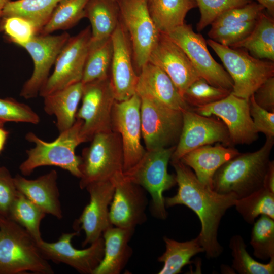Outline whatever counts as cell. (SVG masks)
I'll list each match as a JSON object with an SVG mask.
<instances>
[{"instance_id": "obj_25", "label": "cell", "mask_w": 274, "mask_h": 274, "mask_svg": "<svg viewBox=\"0 0 274 274\" xmlns=\"http://www.w3.org/2000/svg\"><path fill=\"white\" fill-rule=\"evenodd\" d=\"M240 153L234 148L221 145H207L190 151L180 161L194 170L201 183L212 188L215 172L223 164Z\"/></svg>"}, {"instance_id": "obj_13", "label": "cell", "mask_w": 274, "mask_h": 274, "mask_svg": "<svg viewBox=\"0 0 274 274\" xmlns=\"http://www.w3.org/2000/svg\"><path fill=\"white\" fill-rule=\"evenodd\" d=\"M183 123L181 134L170 161H179L187 153L200 147L221 143L232 145L225 124L211 116L200 115L190 108L182 111Z\"/></svg>"}, {"instance_id": "obj_1", "label": "cell", "mask_w": 274, "mask_h": 274, "mask_svg": "<svg viewBox=\"0 0 274 274\" xmlns=\"http://www.w3.org/2000/svg\"><path fill=\"white\" fill-rule=\"evenodd\" d=\"M170 162L178 188L175 195L164 197L165 207L184 205L193 211L200 221L201 229L197 237L207 257L217 258L223 251L217 238L220 221L227 210L234 206L237 197L232 193H219L204 185L180 160Z\"/></svg>"}, {"instance_id": "obj_34", "label": "cell", "mask_w": 274, "mask_h": 274, "mask_svg": "<svg viewBox=\"0 0 274 274\" xmlns=\"http://www.w3.org/2000/svg\"><path fill=\"white\" fill-rule=\"evenodd\" d=\"M46 214L40 208L18 191L10 209L8 218L24 228L38 243L43 239L40 224Z\"/></svg>"}, {"instance_id": "obj_24", "label": "cell", "mask_w": 274, "mask_h": 274, "mask_svg": "<svg viewBox=\"0 0 274 274\" xmlns=\"http://www.w3.org/2000/svg\"><path fill=\"white\" fill-rule=\"evenodd\" d=\"M57 173L52 170L35 179L17 174L14 182L17 190L40 208L46 214L58 219L63 217L57 186Z\"/></svg>"}, {"instance_id": "obj_47", "label": "cell", "mask_w": 274, "mask_h": 274, "mask_svg": "<svg viewBox=\"0 0 274 274\" xmlns=\"http://www.w3.org/2000/svg\"><path fill=\"white\" fill-rule=\"evenodd\" d=\"M264 9H266L268 14L273 17L274 16V0H256Z\"/></svg>"}, {"instance_id": "obj_8", "label": "cell", "mask_w": 274, "mask_h": 274, "mask_svg": "<svg viewBox=\"0 0 274 274\" xmlns=\"http://www.w3.org/2000/svg\"><path fill=\"white\" fill-rule=\"evenodd\" d=\"M120 20L131 46L132 58L139 70L148 62L160 33L149 10V0H116Z\"/></svg>"}, {"instance_id": "obj_36", "label": "cell", "mask_w": 274, "mask_h": 274, "mask_svg": "<svg viewBox=\"0 0 274 274\" xmlns=\"http://www.w3.org/2000/svg\"><path fill=\"white\" fill-rule=\"evenodd\" d=\"M234 206L248 224H253L261 215L274 219V192L263 186L246 197L237 199Z\"/></svg>"}, {"instance_id": "obj_50", "label": "cell", "mask_w": 274, "mask_h": 274, "mask_svg": "<svg viewBox=\"0 0 274 274\" xmlns=\"http://www.w3.org/2000/svg\"><path fill=\"white\" fill-rule=\"evenodd\" d=\"M0 127H3V126L0 125Z\"/></svg>"}, {"instance_id": "obj_18", "label": "cell", "mask_w": 274, "mask_h": 274, "mask_svg": "<svg viewBox=\"0 0 274 274\" xmlns=\"http://www.w3.org/2000/svg\"><path fill=\"white\" fill-rule=\"evenodd\" d=\"M80 232L62 233L55 242L43 239L37 243L42 256L56 263H62L82 274H93L101 262L104 253V242L101 236L88 248L78 249L73 247L72 240Z\"/></svg>"}, {"instance_id": "obj_39", "label": "cell", "mask_w": 274, "mask_h": 274, "mask_svg": "<svg viewBox=\"0 0 274 274\" xmlns=\"http://www.w3.org/2000/svg\"><path fill=\"white\" fill-rule=\"evenodd\" d=\"M231 92L229 89L213 86L200 77L188 87L183 98L189 106L195 108L220 100Z\"/></svg>"}, {"instance_id": "obj_7", "label": "cell", "mask_w": 274, "mask_h": 274, "mask_svg": "<svg viewBox=\"0 0 274 274\" xmlns=\"http://www.w3.org/2000/svg\"><path fill=\"white\" fill-rule=\"evenodd\" d=\"M82 152L79 187L114 179L123 172V152L120 134L111 130L96 134Z\"/></svg>"}, {"instance_id": "obj_2", "label": "cell", "mask_w": 274, "mask_h": 274, "mask_svg": "<svg viewBox=\"0 0 274 274\" xmlns=\"http://www.w3.org/2000/svg\"><path fill=\"white\" fill-rule=\"evenodd\" d=\"M274 145V138H266L262 147L252 152L240 153L215 172L212 189L221 194L246 197L263 186Z\"/></svg>"}, {"instance_id": "obj_16", "label": "cell", "mask_w": 274, "mask_h": 274, "mask_svg": "<svg viewBox=\"0 0 274 274\" xmlns=\"http://www.w3.org/2000/svg\"><path fill=\"white\" fill-rule=\"evenodd\" d=\"M70 38L66 32L58 35H38L21 46L28 52L33 62L32 74L24 83L21 97L30 99L39 95L50 76L51 68Z\"/></svg>"}, {"instance_id": "obj_5", "label": "cell", "mask_w": 274, "mask_h": 274, "mask_svg": "<svg viewBox=\"0 0 274 274\" xmlns=\"http://www.w3.org/2000/svg\"><path fill=\"white\" fill-rule=\"evenodd\" d=\"M176 146L150 150L133 166L123 172L129 181L142 187L151 197V212L154 217L165 220L167 212L163 193L177 184L176 175L167 167Z\"/></svg>"}, {"instance_id": "obj_15", "label": "cell", "mask_w": 274, "mask_h": 274, "mask_svg": "<svg viewBox=\"0 0 274 274\" xmlns=\"http://www.w3.org/2000/svg\"><path fill=\"white\" fill-rule=\"evenodd\" d=\"M141 99L134 94L129 99L115 100L112 114V130L121 137L123 152V172L136 164L146 152L141 143Z\"/></svg>"}, {"instance_id": "obj_29", "label": "cell", "mask_w": 274, "mask_h": 274, "mask_svg": "<svg viewBox=\"0 0 274 274\" xmlns=\"http://www.w3.org/2000/svg\"><path fill=\"white\" fill-rule=\"evenodd\" d=\"M196 7L195 0L149 1L151 17L160 32L164 34L183 25L188 12Z\"/></svg>"}, {"instance_id": "obj_30", "label": "cell", "mask_w": 274, "mask_h": 274, "mask_svg": "<svg viewBox=\"0 0 274 274\" xmlns=\"http://www.w3.org/2000/svg\"><path fill=\"white\" fill-rule=\"evenodd\" d=\"M231 48L244 49L255 58L273 62V17L263 11L251 33Z\"/></svg>"}, {"instance_id": "obj_11", "label": "cell", "mask_w": 274, "mask_h": 274, "mask_svg": "<svg viewBox=\"0 0 274 274\" xmlns=\"http://www.w3.org/2000/svg\"><path fill=\"white\" fill-rule=\"evenodd\" d=\"M91 31L87 26L68 39L59 53L54 69L40 91L42 97L82 81Z\"/></svg>"}, {"instance_id": "obj_23", "label": "cell", "mask_w": 274, "mask_h": 274, "mask_svg": "<svg viewBox=\"0 0 274 274\" xmlns=\"http://www.w3.org/2000/svg\"><path fill=\"white\" fill-rule=\"evenodd\" d=\"M135 93L141 98H150L181 111L190 108L168 76L149 62L138 74Z\"/></svg>"}, {"instance_id": "obj_10", "label": "cell", "mask_w": 274, "mask_h": 274, "mask_svg": "<svg viewBox=\"0 0 274 274\" xmlns=\"http://www.w3.org/2000/svg\"><path fill=\"white\" fill-rule=\"evenodd\" d=\"M141 99V133L146 150L176 146L182 127V111L150 98Z\"/></svg>"}, {"instance_id": "obj_4", "label": "cell", "mask_w": 274, "mask_h": 274, "mask_svg": "<svg viewBox=\"0 0 274 274\" xmlns=\"http://www.w3.org/2000/svg\"><path fill=\"white\" fill-rule=\"evenodd\" d=\"M82 120L76 119L69 129L59 133L53 141L46 142L32 132L25 135L26 140L35 144V146L26 150L27 158L19 166L23 176L30 175L38 167L54 166L68 171L80 179L81 156L76 154L77 147L83 143L80 136Z\"/></svg>"}, {"instance_id": "obj_33", "label": "cell", "mask_w": 274, "mask_h": 274, "mask_svg": "<svg viewBox=\"0 0 274 274\" xmlns=\"http://www.w3.org/2000/svg\"><path fill=\"white\" fill-rule=\"evenodd\" d=\"M112 55L111 37L96 43L90 42L81 81L82 83L109 77Z\"/></svg>"}, {"instance_id": "obj_38", "label": "cell", "mask_w": 274, "mask_h": 274, "mask_svg": "<svg viewBox=\"0 0 274 274\" xmlns=\"http://www.w3.org/2000/svg\"><path fill=\"white\" fill-rule=\"evenodd\" d=\"M253 224L250 244L254 255L264 260L274 258V219L261 215Z\"/></svg>"}, {"instance_id": "obj_45", "label": "cell", "mask_w": 274, "mask_h": 274, "mask_svg": "<svg viewBox=\"0 0 274 274\" xmlns=\"http://www.w3.org/2000/svg\"><path fill=\"white\" fill-rule=\"evenodd\" d=\"M253 96L258 105L268 111L274 112V76L264 82Z\"/></svg>"}, {"instance_id": "obj_14", "label": "cell", "mask_w": 274, "mask_h": 274, "mask_svg": "<svg viewBox=\"0 0 274 274\" xmlns=\"http://www.w3.org/2000/svg\"><path fill=\"white\" fill-rule=\"evenodd\" d=\"M203 116L220 118L227 127L232 144H250L258 137L250 115L249 99L231 92L217 101L191 109Z\"/></svg>"}, {"instance_id": "obj_51", "label": "cell", "mask_w": 274, "mask_h": 274, "mask_svg": "<svg viewBox=\"0 0 274 274\" xmlns=\"http://www.w3.org/2000/svg\"><path fill=\"white\" fill-rule=\"evenodd\" d=\"M152 1V0H149V1Z\"/></svg>"}, {"instance_id": "obj_32", "label": "cell", "mask_w": 274, "mask_h": 274, "mask_svg": "<svg viewBox=\"0 0 274 274\" xmlns=\"http://www.w3.org/2000/svg\"><path fill=\"white\" fill-rule=\"evenodd\" d=\"M61 0H9L4 7L1 18L17 16L32 22L38 35L49 21Z\"/></svg>"}, {"instance_id": "obj_17", "label": "cell", "mask_w": 274, "mask_h": 274, "mask_svg": "<svg viewBox=\"0 0 274 274\" xmlns=\"http://www.w3.org/2000/svg\"><path fill=\"white\" fill-rule=\"evenodd\" d=\"M123 173L113 179L115 190L109 208V219L113 226L135 229L147 220L146 191L125 178Z\"/></svg>"}, {"instance_id": "obj_41", "label": "cell", "mask_w": 274, "mask_h": 274, "mask_svg": "<svg viewBox=\"0 0 274 274\" xmlns=\"http://www.w3.org/2000/svg\"><path fill=\"white\" fill-rule=\"evenodd\" d=\"M0 31L4 32L9 41L20 47L38 35L32 22L17 16L1 18Z\"/></svg>"}, {"instance_id": "obj_49", "label": "cell", "mask_w": 274, "mask_h": 274, "mask_svg": "<svg viewBox=\"0 0 274 274\" xmlns=\"http://www.w3.org/2000/svg\"><path fill=\"white\" fill-rule=\"evenodd\" d=\"M9 0H0V19L1 17V14L3 10V9L4 7L5 6V4L9 1Z\"/></svg>"}, {"instance_id": "obj_9", "label": "cell", "mask_w": 274, "mask_h": 274, "mask_svg": "<svg viewBox=\"0 0 274 274\" xmlns=\"http://www.w3.org/2000/svg\"><path fill=\"white\" fill-rule=\"evenodd\" d=\"M81 100L76 118L83 121L80 136L83 143L90 141L97 133L112 130L116 99L110 77L83 84Z\"/></svg>"}, {"instance_id": "obj_31", "label": "cell", "mask_w": 274, "mask_h": 274, "mask_svg": "<svg viewBox=\"0 0 274 274\" xmlns=\"http://www.w3.org/2000/svg\"><path fill=\"white\" fill-rule=\"evenodd\" d=\"M163 241L165 250L158 258V261L163 263V266L158 274H178L185 265L191 263L192 257L204 252L197 237L180 242L165 236Z\"/></svg>"}, {"instance_id": "obj_37", "label": "cell", "mask_w": 274, "mask_h": 274, "mask_svg": "<svg viewBox=\"0 0 274 274\" xmlns=\"http://www.w3.org/2000/svg\"><path fill=\"white\" fill-rule=\"evenodd\" d=\"M229 248L233 257L232 268L239 274H273L274 258L267 264L254 259L246 250V245L240 235L232 236Z\"/></svg>"}, {"instance_id": "obj_22", "label": "cell", "mask_w": 274, "mask_h": 274, "mask_svg": "<svg viewBox=\"0 0 274 274\" xmlns=\"http://www.w3.org/2000/svg\"><path fill=\"white\" fill-rule=\"evenodd\" d=\"M111 39L113 55L110 77L115 99L121 101L135 94L138 74L132 63L130 42L120 20L111 36Z\"/></svg>"}, {"instance_id": "obj_35", "label": "cell", "mask_w": 274, "mask_h": 274, "mask_svg": "<svg viewBox=\"0 0 274 274\" xmlns=\"http://www.w3.org/2000/svg\"><path fill=\"white\" fill-rule=\"evenodd\" d=\"M89 0H61L54 9L47 24L39 35H48L66 30L85 18V9Z\"/></svg>"}, {"instance_id": "obj_12", "label": "cell", "mask_w": 274, "mask_h": 274, "mask_svg": "<svg viewBox=\"0 0 274 274\" xmlns=\"http://www.w3.org/2000/svg\"><path fill=\"white\" fill-rule=\"evenodd\" d=\"M185 52L199 75L211 85L232 90L233 83L227 72L210 53L207 41L185 23L166 34Z\"/></svg>"}, {"instance_id": "obj_26", "label": "cell", "mask_w": 274, "mask_h": 274, "mask_svg": "<svg viewBox=\"0 0 274 274\" xmlns=\"http://www.w3.org/2000/svg\"><path fill=\"white\" fill-rule=\"evenodd\" d=\"M135 229H124L112 226L102 234L103 258L93 274H119L127 264L133 250L129 242Z\"/></svg>"}, {"instance_id": "obj_21", "label": "cell", "mask_w": 274, "mask_h": 274, "mask_svg": "<svg viewBox=\"0 0 274 274\" xmlns=\"http://www.w3.org/2000/svg\"><path fill=\"white\" fill-rule=\"evenodd\" d=\"M148 62L168 76L183 98L188 87L201 77L185 52L164 33H160Z\"/></svg>"}, {"instance_id": "obj_19", "label": "cell", "mask_w": 274, "mask_h": 274, "mask_svg": "<svg viewBox=\"0 0 274 274\" xmlns=\"http://www.w3.org/2000/svg\"><path fill=\"white\" fill-rule=\"evenodd\" d=\"M89 193V203L74 223L75 231L83 230L85 238L82 246L90 245L101 237L104 231L112 226L109 208L115 190L113 179L93 183L85 188Z\"/></svg>"}, {"instance_id": "obj_44", "label": "cell", "mask_w": 274, "mask_h": 274, "mask_svg": "<svg viewBox=\"0 0 274 274\" xmlns=\"http://www.w3.org/2000/svg\"><path fill=\"white\" fill-rule=\"evenodd\" d=\"M250 115L254 126L266 138H274V112L261 108L255 102L253 94L249 99Z\"/></svg>"}, {"instance_id": "obj_48", "label": "cell", "mask_w": 274, "mask_h": 274, "mask_svg": "<svg viewBox=\"0 0 274 274\" xmlns=\"http://www.w3.org/2000/svg\"><path fill=\"white\" fill-rule=\"evenodd\" d=\"M9 135V132L3 127H0V153L3 150Z\"/></svg>"}, {"instance_id": "obj_43", "label": "cell", "mask_w": 274, "mask_h": 274, "mask_svg": "<svg viewBox=\"0 0 274 274\" xmlns=\"http://www.w3.org/2000/svg\"><path fill=\"white\" fill-rule=\"evenodd\" d=\"M18 192L10 171L5 166H0V216L8 217Z\"/></svg>"}, {"instance_id": "obj_27", "label": "cell", "mask_w": 274, "mask_h": 274, "mask_svg": "<svg viewBox=\"0 0 274 274\" xmlns=\"http://www.w3.org/2000/svg\"><path fill=\"white\" fill-rule=\"evenodd\" d=\"M83 84L80 82L44 97V109L56 118V126L61 133L71 127L76 118L81 100Z\"/></svg>"}, {"instance_id": "obj_3", "label": "cell", "mask_w": 274, "mask_h": 274, "mask_svg": "<svg viewBox=\"0 0 274 274\" xmlns=\"http://www.w3.org/2000/svg\"><path fill=\"white\" fill-rule=\"evenodd\" d=\"M52 274V267L31 235L8 217L0 216V274Z\"/></svg>"}, {"instance_id": "obj_40", "label": "cell", "mask_w": 274, "mask_h": 274, "mask_svg": "<svg viewBox=\"0 0 274 274\" xmlns=\"http://www.w3.org/2000/svg\"><path fill=\"white\" fill-rule=\"evenodd\" d=\"M26 123L38 124L39 116L27 105L8 97L0 98V125L6 122Z\"/></svg>"}, {"instance_id": "obj_6", "label": "cell", "mask_w": 274, "mask_h": 274, "mask_svg": "<svg viewBox=\"0 0 274 274\" xmlns=\"http://www.w3.org/2000/svg\"><path fill=\"white\" fill-rule=\"evenodd\" d=\"M222 62L232 80L231 93L249 99L267 79L274 76V63L257 59L241 48H233L211 39L207 41Z\"/></svg>"}, {"instance_id": "obj_20", "label": "cell", "mask_w": 274, "mask_h": 274, "mask_svg": "<svg viewBox=\"0 0 274 274\" xmlns=\"http://www.w3.org/2000/svg\"><path fill=\"white\" fill-rule=\"evenodd\" d=\"M264 10L261 5L252 1L230 9L213 21L208 36L220 44L232 47L251 33Z\"/></svg>"}, {"instance_id": "obj_42", "label": "cell", "mask_w": 274, "mask_h": 274, "mask_svg": "<svg viewBox=\"0 0 274 274\" xmlns=\"http://www.w3.org/2000/svg\"><path fill=\"white\" fill-rule=\"evenodd\" d=\"M199 8L200 18L196 28L201 31L223 12L248 4L252 0H195Z\"/></svg>"}, {"instance_id": "obj_46", "label": "cell", "mask_w": 274, "mask_h": 274, "mask_svg": "<svg viewBox=\"0 0 274 274\" xmlns=\"http://www.w3.org/2000/svg\"><path fill=\"white\" fill-rule=\"evenodd\" d=\"M263 187L274 192V162L270 161L268 169L266 173Z\"/></svg>"}, {"instance_id": "obj_28", "label": "cell", "mask_w": 274, "mask_h": 274, "mask_svg": "<svg viewBox=\"0 0 274 274\" xmlns=\"http://www.w3.org/2000/svg\"><path fill=\"white\" fill-rule=\"evenodd\" d=\"M85 18L91 24V43L111 37L120 21L116 0H89L85 9Z\"/></svg>"}]
</instances>
